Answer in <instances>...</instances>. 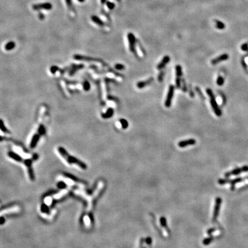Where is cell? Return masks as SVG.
Masks as SVG:
<instances>
[{"label":"cell","instance_id":"cell-32","mask_svg":"<svg viewBox=\"0 0 248 248\" xmlns=\"http://www.w3.org/2000/svg\"><path fill=\"white\" fill-rule=\"evenodd\" d=\"M145 242H146V244L148 245H152V240L151 237H147L146 239H145Z\"/></svg>","mask_w":248,"mask_h":248},{"label":"cell","instance_id":"cell-8","mask_svg":"<svg viewBox=\"0 0 248 248\" xmlns=\"http://www.w3.org/2000/svg\"><path fill=\"white\" fill-rule=\"evenodd\" d=\"M222 204V199L221 198L218 197L215 199V206H214V213H213V222H215L217 219V218H218V215H219V210L220 207H221Z\"/></svg>","mask_w":248,"mask_h":248},{"label":"cell","instance_id":"cell-34","mask_svg":"<svg viewBox=\"0 0 248 248\" xmlns=\"http://www.w3.org/2000/svg\"><path fill=\"white\" fill-rule=\"evenodd\" d=\"M189 93H190V95L191 96V98H194V96H195L194 93L193 92V90H192L191 89V88H190V90H189Z\"/></svg>","mask_w":248,"mask_h":248},{"label":"cell","instance_id":"cell-7","mask_svg":"<svg viewBox=\"0 0 248 248\" xmlns=\"http://www.w3.org/2000/svg\"><path fill=\"white\" fill-rule=\"evenodd\" d=\"M32 9L34 10H49L52 8V5L50 2H43L39 3V4H33L32 5Z\"/></svg>","mask_w":248,"mask_h":248},{"label":"cell","instance_id":"cell-29","mask_svg":"<svg viewBox=\"0 0 248 248\" xmlns=\"http://www.w3.org/2000/svg\"><path fill=\"white\" fill-rule=\"evenodd\" d=\"M182 91H183L184 93H186L187 90V86H186V83L185 80H184V79H182Z\"/></svg>","mask_w":248,"mask_h":248},{"label":"cell","instance_id":"cell-9","mask_svg":"<svg viewBox=\"0 0 248 248\" xmlns=\"http://www.w3.org/2000/svg\"><path fill=\"white\" fill-rule=\"evenodd\" d=\"M20 210V206H18L17 204H12V205L5 206V207H4V210H1V213H4L5 214L15 213L19 211Z\"/></svg>","mask_w":248,"mask_h":248},{"label":"cell","instance_id":"cell-25","mask_svg":"<svg viewBox=\"0 0 248 248\" xmlns=\"http://www.w3.org/2000/svg\"><path fill=\"white\" fill-rule=\"evenodd\" d=\"M164 75H165V74H164V71H161L160 72L159 74V75H158V77H157L158 81H159V82H162L163 80V79H164Z\"/></svg>","mask_w":248,"mask_h":248},{"label":"cell","instance_id":"cell-11","mask_svg":"<svg viewBox=\"0 0 248 248\" xmlns=\"http://www.w3.org/2000/svg\"><path fill=\"white\" fill-rule=\"evenodd\" d=\"M196 140L194 139H190L180 141L178 142V146L180 148H185L189 145H194L196 144Z\"/></svg>","mask_w":248,"mask_h":248},{"label":"cell","instance_id":"cell-33","mask_svg":"<svg viewBox=\"0 0 248 248\" xmlns=\"http://www.w3.org/2000/svg\"><path fill=\"white\" fill-rule=\"evenodd\" d=\"M215 230H216V229L215 228H210L207 230V232L209 235H211V234L213 233V232H214Z\"/></svg>","mask_w":248,"mask_h":248},{"label":"cell","instance_id":"cell-2","mask_svg":"<svg viewBox=\"0 0 248 248\" xmlns=\"http://www.w3.org/2000/svg\"><path fill=\"white\" fill-rule=\"evenodd\" d=\"M58 151L59 153L61 155L62 157L66 160V162L68 164H70V165H71V164H75L77 167H79L80 168L83 169V170H86L87 168V165L84 162H82L81 160L77 159V158L69 154L67 151L64 148H63V147H58Z\"/></svg>","mask_w":248,"mask_h":248},{"label":"cell","instance_id":"cell-28","mask_svg":"<svg viewBox=\"0 0 248 248\" xmlns=\"http://www.w3.org/2000/svg\"><path fill=\"white\" fill-rule=\"evenodd\" d=\"M113 113H114V111H113V108H109V109H108V111H107V113H106V116H105V117L106 118H109V117H111V116H113Z\"/></svg>","mask_w":248,"mask_h":248},{"label":"cell","instance_id":"cell-21","mask_svg":"<svg viewBox=\"0 0 248 248\" xmlns=\"http://www.w3.org/2000/svg\"><path fill=\"white\" fill-rule=\"evenodd\" d=\"M120 122H121V124L122 128H123L124 129H126L128 127V126H129L128 122L125 119H124V118L120 119Z\"/></svg>","mask_w":248,"mask_h":248},{"label":"cell","instance_id":"cell-16","mask_svg":"<svg viewBox=\"0 0 248 248\" xmlns=\"http://www.w3.org/2000/svg\"><path fill=\"white\" fill-rule=\"evenodd\" d=\"M214 237L213 235H210L209 237L205 238L203 240V244L205 246L209 245V244H210L211 242H212L214 241Z\"/></svg>","mask_w":248,"mask_h":248},{"label":"cell","instance_id":"cell-6","mask_svg":"<svg viewBox=\"0 0 248 248\" xmlns=\"http://www.w3.org/2000/svg\"><path fill=\"white\" fill-rule=\"evenodd\" d=\"M127 38H128L129 47L130 51H131V52H132V53L135 54L136 56H137V53H136V39L135 38V36H134V34H133L132 33H129L128 34V35H127Z\"/></svg>","mask_w":248,"mask_h":248},{"label":"cell","instance_id":"cell-15","mask_svg":"<svg viewBox=\"0 0 248 248\" xmlns=\"http://www.w3.org/2000/svg\"><path fill=\"white\" fill-rule=\"evenodd\" d=\"M91 20L93 23H95V24L98 25L100 27H103L105 25V23L103 22L99 17L95 15H93L91 16Z\"/></svg>","mask_w":248,"mask_h":248},{"label":"cell","instance_id":"cell-20","mask_svg":"<svg viewBox=\"0 0 248 248\" xmlns=\"http://www.w3.org/2000/svg\"><path fill=\"white\" fill-rule=\"evenodd\" d=\"M160 222L161 225L164 228L168 229V226H167V222L166 218L164 217H162L160 218Z\"/></svg>","mask_w":248,"mask_h":248},{"label":"cell","instance_id":"cell-36","mask_svg":"<svg viewBox=\"0 0 248 248\" xmlns=\"http://www.w3.org/2000/svg\"><path fill=\"white\" fill-rule=\"evenodd\" d=\"M39 18L40 20H44V16L43 15V13H39Z\"/></svg>","mask_w":248,"mask_h":248},{"label":"cell","instance_id":"cell-23","mask_svg":"<svg viewBox=\"0 0 248 248\" xmlns=\"http://www.w3.org/2000/svg\"><path fill=\"white\" fill-rule=\"evenodd\" d=\"M195 90H196V91L197 92L198 94H199V97H201L202 99H203V100H205V97H204V94H203L201 90L199 87H198V86L195 87Z\"/></svg>","mask_w":248,"mask_h":248},{"label":"cell","instance_id":"cell-27","mask_svg":"<svg viewBox=\"0 0 248 248\" xmlns=\"http://www.w3.org/2000/svg\"><path fill=\"white\" fill-rule=\"evenodd\" d=\"M230 182V180L229 179H219L218 180V184L220 185H224V184L228 183Z\"/></svg>","mask_w":248,"mask_h":248},{"label":"cell","instance_id":"cell-19","mask_svg":"<svg viewBox=\"0 0 248 248\" xmlns=\"http://www.w3.org/2000/svg\"><path fill=\"white\" fill-rule=\"evenodd\" d=\"M215 26H216L217 29H224L225 28V25L224 24V23L222 22L221 21H219V20H215Z\"/></svg>","mask_w":248,"mask_h":248},{"label":"cell","instance_id":"cell-14","mask_svg":"<svg viewBox=\"0 0 248 248\" xmlns=\"http://www.w3.org/2000/svg\"><path fill=\"white\" fill-rule=\"evenodd\" d=\"M170 57L168 55H165L163 57V58L162 59V61H161L159 64H157V66L156 67H157V69L158 70H162L165 67V66H166L167 64L170 62Z\"/></svg>","mask_w":248,"mask_h":248},{"label":"cell","instance_id":"cell-39","mask_svg":"<svg viewBox=\"0 0 248 248\" xmlns=\"http://www.w3.org/2000/svg\"></svg>","mask_w":248,"mask_h":248},{"label":"cell","instance_id":"cell-4","mask_svg":"<svg viewBox=\"0 0 248 248\" xmlns=\"http://www.w3.org/2000/svg\"><path fill=\"white\" fill-rule=\"evenodd\" d=\"M46 133V129L45 127L43 125H41L39 128L38 129V132L36 134L33 136V139H32V141L31 142L30 147L31 148H34L36 147V145L38 144V142L41 136H42L44 133Z\"/></svg>","mask_w":248,"mask_h":248},{"label":"cell","instance_id":"cell-31","mask_svg":"<svg viewBox=\"0 0 248 248\" xmlns=\"http://www.w3.org/2000/svg\"><path fill=\"white\" fill-rule=\"evenodd\" d=\"M65 1H66L67 7H68V8L69 9H71L72 8V0H65Z\"/></svg>","mask_w":248,"mask_h":248},{"label":"cell","instance_id":"cell-17","mask_svg":"<svg viewBox=\"0 0 248 248\" xmlns=\"http://www.w3.org/2000/svg\"><path fill=\"white\" fill-rule=\"evenodd\" d=\"M175 71H176V77H180L183 75L182 73V68L180 65H176L175 66Z\"/></svg>","mask_w":248,"mask_h":248},{"label":"cell","instance_id":"cell-13","mask_svg":"<svg viewBox=\"0 0 248 248\" xmlns=\"http://www.w3.org/2000/svg\"><path fill=\"white\" fill-rule=\"evenodd\" d=\"M153 80H154L153 78L151 77V78H149V79H147L145 80H142V81L137 82L136 86H137V87L139 88V89H144V88H145L146 86H149V85H151V83L153 82Z\"/></svg>","mask_w":248,"mask_h":248},{"label":"cell","instance_id":"cell-12","mask_svg":"<svg viewBox=\"0 0 248 248\" xmlns=\"http://www.w3.org/2000/svg\"><path fill=\"white\" fill-rule=\"evenodd\" d=\"M229 58V55L228 54H222V55H219V56L217 57L214 59H213V60L211 61V63L213 65H216L218 63H220V62H222L223 61H225V60H227Z\"/></svg>","mask_w":248,"mask_h":248},{"label":"cell","instance_id":"cell-38","mask_svg":"<svg viewBox=\"0 0 248 248\" xmlns=\"http://www.w3.org/2000/svg\"><path fill=\"white\" fill-rule=\"evenodd\" d=\"M77 1L79 2H85V0H77Z\"/></svg>","mask_w":248,"mask_h":248},{"label":"cell","instance_id":"cell-26","mask_svg":"<svg viewBox=\"0 0 248 248\" xmlns=\"http://www.w3.org/2000/svg\"><path fill=\"white\" fill-rule=\"evenodd\" d=\"M175 82H176V87L178 89L181 88V83H182V79L180 77H176L175 79Z\"/></svg>","mask_w":248,"mask_h":248},{"label":"cell","instance_id":"cell-3","mask_svg":"<svg viewBox=\"0 0 248 248\" xmlns=\"http://www.w3.org/2000/svg\"><path fill=\"white\" fill-rule=\"evenodd\" d=\"M206 92L208 94V95L210 97V102L211 106L212 108H213L214 112L215 113V115L218 117H221L222 115V111L220 109V108L218 106V103L216 101V100H215V97L214 94L213 92V91L211 90V89H207L206 90Z\"/></svg>","mask_w":248,"mask_h":248},{"label":"cell","instance_id":"cell-37","mask_svg":"<svg viewBox=\"0 0 248 248\" xmlns=\"http://www.w3.org/2000/svg\"><path fill=\"white\" fill-rule=\"evenodd\" d=\"M106 2H107L106 0H101V2L102 4H106Z\"/></svg>","mask_w":248,"mask_h":248},{"label":"cell","instance_id":"cell-1","mask_svg":"<svg viewBox=\"0 0 248 248\" xmlns=\"http://www.w3.org/2000/svg\"><path fill=\"white\" fill-rule=\"evenodd\" d=\"M104 182L102 180L99 181L97 184V187L96 186L95 188L93 190V193L89 197L86 214L82 217V221H81L82 222L86 225L85 226L86 227H90L93 224V222H94L93 218V209L94 208V206L95 205L98 199L101 196L104 190Z\"/></svg>","mask_w":248,"mask_h":248},{"label":"cell","instance_id":"cell-22","mask_svg":"<svg viewBox=\"0 0 248 248\" xmlns=\"http://www.w3.org/2000/svg\"><path fill=\"white\" fill-rule=\"evenodd\" d=\"M224 78H223L222 76H219V77H218V78H217V85H218V86H222L223 85H224Z\"/></svg>","mask_w":248,"mask_h":248},{"label":"cell","instance_id":"cell-18","mask_svg":"<svg viewBox=\"0 0 248 248\" xmlns=\"http://www.w3.org/2000/svg\"><path fill=\"white\" fill-rule=\"evenodd\" d=\"M15 46L16 44L15 42H13V41H9L5 46V49L7 51L12 50V49L15 48Z\"/></svg>","mask_w":248,"mask_h":248},{"label":"cell","instance_id":"cell-10","mask_svg":"<svg viewBox=\"0 0 248 248\" xmlns=\"http://www.w3.org/2000/svg\"><path fill=\"white\" fill-rule=\"evenodd\" d=\"M248 170V166H244L242 168H238L236 169H234L232 171L228 172H226L225 174V176L226 178H228L229 176H232V175H237L240 174L242 172H246Z\"/></svg>","mask_w":248,"mask_h":248},{"label":"cell","instance_id":"cell-30","mask_svg":"<svg viewBox=\"0 0 248 248\" xmlns=\"http://www.w3.org/2000/svg\"><path fill=\"white\" fill-rule=\"evenodd\" d=\"M115 68L118 70H122L125 69V67L122 64H117L115 65Z\"/></svg>","mask_w":248,"mask_h":248},{"label":"cell","instance_id":"cell-24","mask_svg":"<svg viewBox=\"0 0 248 248\" xmlns=\"http://www.w3.org/2000/svg\"><path fill=\"white\" fill-rule=\"evenodd\" d=\"M106 5V7H108V8L110 9V10H113V9H114L116 7L115 4H114V3L112 2H110V1H107Z\"/></svg>","mask_w":248,"mask_h":248},{"label":"cell","instance_id":"cell-5","mask_svg":"<svg viewBox=\"0 0 248 248\" xmlns=\"http://www.w3.org/2000/svg\"><path fill=\"white\" fill-rule=\"evenodd\" d=\"M175 92V86L172 85H170L169 86V89L167 93V98L165 101V106L166 108H170L172 104V101L173 95Z\"/></svg>","mask_w":248,"mask_h":248},{"label":"cell","instance_id":"cell-35","mask_svg":"<svg viewBox=\"0 0 248 248\" xmlns=\"http://www.w3.org/2000/svg\"><path fill=\"white\" fill-rule=\"evenodd\" d=\"M241 48H242V50L246 51V50H247V49H248V46H246V44L242 45V46Z\"/></svg>","mask_w":248,"mask_h":248}]
</instances>
